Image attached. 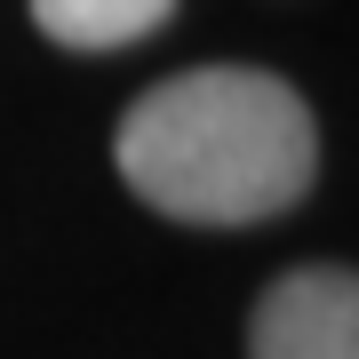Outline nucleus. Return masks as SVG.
Here are the masks:
<instances>
[{"instance_id": "obj_1", "label": "nucleus", "mask_w": 359, "mask_h": 359, "mask_svg": "<svg viewBox=\"0 0 359 359\" xmlns=\"http://www.w3.org/2000/svg\"><path fill=\"white\" fill-rule=\"evenodd\" d=\"M120 184L168 224H271L320 176L311 104L264 65H192L144 88L112 128Z\"/></svg>"}, {"instance_id": "obj_2", "label": "nucleus", "mask_w": 359, "mask_h": 359, "mask_svg": "<svg viewBox=\"0 0 359 359\" xmlns=\"http://www.w3.org/2000/svg\"><path fill=\"white\" fill-rule=\"evenodd\" d=\"M248 359H359V280L344 264H295L248 311Z\"/></svg>"}, {"instance_id": "obj_3", "label": "nucleus", "mask_w": 359, "mask_h": 359, "mask_svg": "<svg viewBox=\"0 0 359 359\" xmlns=\"http://www.w3.org/2000/svg\"><path fill=\"white\" fill-rule=\"evenodd\" d=\"M176 0H32V25L56 40V48H80V56H104V48H136L152 40Z\"/></svg>"}]
</instances>
